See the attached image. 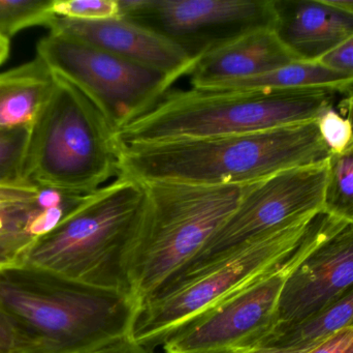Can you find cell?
<instances>
[{
  "instance_id": "6da1fadb",
  "label": "cell",
  "mask_w": 353,
  "mask_h": 353,
  "mask_svg": "<svg viewBox=\"0 0 353 353\" xmlns=\"http://www.w3.org/2000/svg\"><path fill=\"white\" fill-rule=\"evenodd\" d=\"M0 306L14 353H84L132 334L140 303L123 290L97 287L26 265L0 269Z\"/></svg>"
},
{
  "instance_id": "7a4b0ae2",
  "label": "cell",
  "mask_w": 353,
  "mask_h": 353,
  "mask_svg": "<svg viewBox=\"0 0 353 353\" xmlns=\"http://www.w3.org/2000/svg\"><path fill=\"white\" fill-rule=\"evenodd\" d=\"M117 145L118 175L205 186L255 184L332 155L316 120L215 138Z\"/></svg>"
},
{
  "instance_id": "3957f363",
  "label": "cell",
  "mask_w": 353,
  "mask_h": 353,
  "mask_svg": "<svg viewBox=\"0 0 353 353\" xmlns=\"http://www.w3.org/2000/svg\"><path fill=\"white\" fill-rule=\"evenodd\" d=\"M342 95L332 88L170 90L148 113L118 131L116 142L215 138L314 122Z\"/></svg>"
},
{
  "instance_id": "277c9868",
  "label": "cell",
  "mask_w": 353,
  "mask_h": 353,
  "mask_svg": "<svg viewBox=\"0 0 353 353\" xmlns=\"http://www.w3.org/2000/svg\"><path fill=\"white\" fill-rule=\"evenodd\" d=\"M145 205L144 184L118 175L85 195L57 225L33 242L20 265L89 285L130 292L128 260Z\"/></svg>"
},
{
  "instance_id": "5b68a950",
  "label": "cell",
  "mask_w": 353,
  "mask_h": 353,
  "mask_svg": "<svg viewBox=\"0 0 353 353\" xmlns=\"http://www.w3.org/2000/svg\"><path fill=\"white\" fill-rule=\"evenodd\" d=\"M143 184L146 205L128 260V285L140 306L175 279L205 248L250 186L165 180Z\"/></svg>"
},
{
  "instance_id": "8992f818",
  "label": "cell",
  "mask_w": 353,
  "mask_h": 353,
  "mask_svg": "<svg viewBox=\"0 0 353 353\" xmlns=\"http://www.w3.org/2000/svg\"><path fill=\"white\" fill-rule=\"evenodd\" d=\"M53 74L49 99L29 128L23 182L61 194H90L118 176L115 132L80 89Z\"/></svg>"
},
{
  "instance_id": "52a82bcc",
  "label": "cell",
  "mask_w": 353,
  "mask_h": 353,
  "mask_svg": "<svg viewBox=\"0 0 353 353\" xmlns=\"http://www.w3.org/2000/svg\"><path fill=\"white\" fill-rule=\"evenodd\" d=\"M319 213L301 218L141 306L132 336L147 347L163 346L179 327L275 271L302 245Z\"/></svg>"
},
{
  "instance_id": "ba28073f",
  "label": "cell",
  "mask_w": 353,
  "mask_h": 353,
  "mask_svg": "<svg viewBox=\"0 0 353 353\" xmlns=\"http://www.w3.org/2000/svg\"><path fill=\"white\" fill-rule=\"evenodd\" d=\"M350 225L323 211L296 252L269 275L179 327L163 343L165 353H245L275 331L282 290L292 271L316 249Z\"/></svg>"
},
{
  "instance_id": "9c48e42d",
  "label": "cell",
  "mask_w": 353,
  "mask_h": 353,
  "mask_svg": "<svg viewBox=\"0 0 353 353\" xmlns=\"http://www.w3.org/2000/svg\"><path fill=\"white\" fill-rule=\"evenodd\" d=\"M330 161V160H329ZM329 161L292 168L250 184L205 248L157 296L301 218L325 211Z\"/></svg>"
},
{
  "instance_id": "30bf717a",
  "label": "cell",
  "mask_w": 353,
  "mask_h": 353,
  "mask_svg": "<svg viewBox=\"0 0 353 353\" xmlns=\"http://www.w3.org/2000/svg\"><path fill=\"white\" fill-rule=\"evenodd\" d=\"M37 56L80 89L115 134L152 110L176 82L159 70L56 33L39 39Z\"/></svg>"
},
{
  "instance_id": "8fae6325",
  "label": "cell",
  "mask_w": 353,
  "mask_h": 353,
  "mask_svg": "<svg viewBox=\"0 0 353 353\" xmlns=\"http://www.w3.org/2000/svg\"><path fill=\"white\" fill-rule=\"evenodd\" d=\"M121 18L147 27L194 59L247 33L276 26L274 0H119Z\"/></svg>"
},
{
  "instance_id": "7c38bea8",
  "label": "cell",
  "mask_w": 353,
  "mask_h": 353,
  "mask_svg": "<svg viewBox=\"0 0 353 353\" xmlns=\"http://www.w3.org/2000/svg\"><path fill=\"white\" fill-rule=\"evenodd\" d=\"M353 287V224L338 232L288 277L272 335L308 321Z\"/></svg>"
},
{
  "instance_id": "4fadbf2b",
  "label": "cell",
  "mask_w": 353,
  "mask_h": 353,
  "mask_svg": "<svg viewBox=\"0 0 353 353\" xmlns=\"http://www.w3.org/2000/svg\"><path fill=\"white\" fill-rule=\"evenodd\" d=\"M48 28L159 70L174 81L188 76L196 61L171 39L125 18L85 21L55 16Z\"/></svg>"
},
{
  "instance_id": "5bb4252c",
  "label": "cell",
  "mask_w": 353,
  "mask_h": 353,
  "mask_svg": "<svg viewBox=\"0 0 353 353\" xmlns=\"http://www.w3.org/2000/svg\"><path fill=\"white\" fill-rule=\"evenodd\" d=\"M275 32L298 61L319 62L353 37V16L327 0H274Z\"/></svg>"
},
{
  "instance_id": "9a60e30c",
  "label": "cell",
  "mask_w": 353,
  "mask_h": 353,
  "mask_svg": "<svg viewBox=\"0 0 353 353\" xmlns=\"http://www.w3.org/2000/svg\"><path fill=\"white\" fill-rule=\"evenodd\" d=\"M296 61L274 29H261L203 54L188 76L194 88H212L261 76Z\"/></svg>"
},
{
  "instance_id": "2e32d148",
  "label": "cell",
  "mask_w": 353,
  "mask_h": 353,
  "mask_svg": "<svg viewBox=\"0 0 353 353\" xmlns=\"http://www.w3.org/2000/svg\"><path fill=\"white\" fill-rule=\"evenodd\" d=\"M54 84V74L39 57L0 73V132L30 128Z\"/></svg>"
},
{
  "instance_id": "e0dca14e",
  "label": "cell",
  "mask_w": 353,
  "mask_h": 353,
  "mask_svg": "<svg viewBox=\"0 0 353 353\" xmlns=\"http://www.w3.org/2000/svg\"><path fill=\"white\" fill-rule=\"evenodd\" d=\"M74 207V200L55 207H45L39 201L0 205V265H20L33 242L57 225Z\"/></svg>"
},
{
  "instance_id": "ac0fdd59",
  "label": "cell",
  "mask_w": 353,
  "mask_h": 353,
  "mask_svg": "<svg viewBox=\"0 0 353 353\" xmlns=\"http://www.w3.org/2000/svg\"><path fill=\"white\" fill-rule=\"evenodd\" d=\"M353 77L319 62L296 61L261 76L230 81L212 88L219 90H271V89L332 88L347 91Z\"/></svg>"
},
{
  "instance_id": "d6986e66",
  "label": "cell",
  "mask_w": 353,
  "mask_h": 353,
  "mask_svg": "<svg viewBox=\"0 0 353 353\" xmlns=\"http://www.w3.org/2000/svg\"><path fill=\"white\" fill-rule=\"evenodd\" d=\"M350 325H353V287L323 312L274 334L263 345H309Z\"/></svg>"
},
{
  "instance_id": "ffe728a7",
  "label": "cell",
  "mask_w": 353,
  "mask_h": 353,
  "mask_svg": "<svg viewBox=\"0 0 353 353\" xmlns=\"http://www.w3.org/2000/svg\"><path fill=\"white\" fill-rule=\"evenodd\" d=\"M325 211L353 224V142L330 158Z\"/></svg>"
},
{
  "instance_id": "44dd1931",
  "label": "cell",
  "mask_w": 353,
  "mask_h": 353,
  "mask_svg": "<svg viewBox=\"0 0 353 353\" xmlns=\"http://www.w3.org/2000/svg\"><path fill=\"white\" fill-rule=\"evenodd\" d=\"M54 0H0V37H10L28 27L47 26L55 18Z\"/></svg>"
},
{
  "instance_id": "7402d4cb",
  "label": "cell",
  "mask_w": 353,
  "mask_h": 353,
  "mask_svg": "<svg viewBox=\"0 0 353 353\" xmlns=\"http://www.w3.org/2000/svg\"><path fill=\"white\" fill-rule=\"evenodd\" d=\"M29 128L0 132V184H26L22 171Z\"/></svg>"
},
{
  "instance_id": "603a6c76",
  "label": "cell",
  "mask_w": 353,
  "mask_h": 353,
  "mask_svg": "<svg viewBox=\"0 0 353 353\" xmlns=\"http://www.w3.org/2000/svg\"><path fill=\"white\" fill-rule=\"evenodd\" d=\"M52 12L55 16L74 20L121 18L119 0H54Z\"/></svg>"
},
{
  "instance_id": "cb8c5ba5",
  "label": "cell",
  "mask_w": 353,
  "mask_h": 353,
  "mask_svg": "<svg viewBox=\"0 0 353 353\" xmlns=\"http://www.w3.org/2000/svg\"><path fill=\"white\" fill-rule=\"evenodd\" d=\"M319 134L332 155L345 151L353 142V126L350 120L335 108L321 114L316 120Z\"/></svg>"
},
{
  "instance_id": "d4e9b609",
  "label": "cell",
  "mask_w": 353,
  "mask_h": 353,
  "mask_svg": "<svg viewBox=\"0 0 353 353\" xmlns=\"http://www.w3.org/2000/svg\"><path fill=\"white\" fill-rule=\"evenodd\" d=\"M43 190L30 184H0V205L34 204Z\"/></svg>"
},
{
  "instance_id": "484cf974",
  "label": "cell",
  "mask_w": 353,
  "mask_h": 353,
  "mask_svg": "<svg viewBox=\"0 0 353 353\" xmlns=\"http://www.w3.org/2000/svg\"><path fill=\"white\" fill-rule=\"evenodd\" d=\"M308 353H353V325L332 334Z\"/></svg>"
},
{
  "instance_id": "4316f807",
  "label": "cell",
  "mask_w": 353,
  "mask_h": 353,
  "mask_svg": "<svg viewBox=\"0 0 353 353\" xmlns=\"http://www.w3.org/2000/svg\"><path fill=\"white\" fill-rule=\"evenodd\" d=\"M319 64L353 77V37L319 60Z\"/></svg>"
},
{
  "instance_id": "83f0119b",
  "label": "cell",
  "mask_w": 353,
  "mask_h": 353,
  "mask_svg": "<svg viewBox=\"0 0 353 353\" xmlns=\"http://www.w3.org/2000/svg\"><path fill=\"white\" fill-rule=\"evenodd\" d=\"M84 353H155L152 348L143 345L137 341L132 334L116 338L95 350Z\"/></svg>"
},
{
  "instance_id": "f1b7e54d",
  "label": "cell",
  "mask_w": 353,
  "mask_h": 353,
  "mask_svg": "<svg viewBox=\"0 0 353 353\" xmlns=\"http://www.w3.org/2000/svg\"><path fill=\"white\" fill-rule=\"evenodd\" d=\"M14 336L12 325L0 306V353H14Z\"/></svg>"
},
{
  "instance_id": "f546056e",
  "label": "cell",
  "mask_w": 353,
  "mask_h": 353,
  "mask_svg": "<svg viewBox=\"0 0 353 353\" xmlns=\"http://www.w3.org/2000/svg\"><path fill=\"white\" fill-rule=\"evenodd\" d=\"M323 340L303 346L259 345L245 353H308Z\"/></svg>"
},
{
  "instance_id": "4dcf8cb0",
  "label": "cell",
  "mask_w": 353,
  "mask_h": 353,
  "mask_svg": "<svg viewBox=\"0 0 353 353\" xmlns=\"http://www.w3.org/2000/svg\"><path fill=\"white\" fill-rule=\"evenodd\" d=\"M341 114L350 120L353 126V86L343 93L337 104Z\"/></svg>"
},
{
  "instance_id": "1f68e13d",
  "label": "cell",
  "mask_w": 353,
  "mask_h": 353,
  "mask_svg": "<svg viewBox=\"0 0 353 353\" xmlns=\"http://www.w3.org/2000/svg\"><path fill=\"white\" fill-rule=\"evenodd\" d=\"M332 6L345 10L353 16V0H327Z\"/></svg>"
},
{
  "instance_id": "d6a6232c",
  "label": "cell",
  "mask_w": 353,
  "mask_h": 353,
  "mask_svg": "<svg viewBox=\"0 0 353 353\" xmlns=\"http://www.w3.org/2000/svg\"><path fill=\"white\" fill-rule=\"evenodd\" d=\"M10 54V41L0 37V64L6 61Z\"/></svg>"
},
{
  "instance_id": "836d02e7",
  "label": "cell",
  "mask_w": 353,
  "mask_h": 353,
  "mask_svg": "<svg viewBox=\"0 0 353 353\" xmlns=\"http://www.w3.org/2000/svg\"><path fill=\"white\" fill-rule=\"evenodd\" d=\"M3 267H3V265H0V269H3Z\"/></svg>"
}]
</instances>
